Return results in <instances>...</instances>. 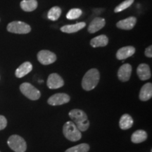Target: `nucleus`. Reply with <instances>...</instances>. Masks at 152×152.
Here are the masks:
<instances>
[{"mask_svg": "<svg viewBox=\"0 0 152 152\" xmlns=\"http://www.w3.org/2000/svg\"><path fill=\"white\" fill-rule=\"evenodd\" d=\"M144 54H145V56L147 57L151 58L152 57V46L151 45H150L149 47H148L146 49Z\"/></svg>", "mask_w": 152, "mask_h": 152, "instance_id": "27", "label": "nucleus"}, {"mask_svg": "<svg viewBox=\"0 0 152 152\" xmlns=\"http://www.w3.org/2000/svg\"><path fill=\"white\" fill-rule=\"evenodd\" d=\"M32 70H33V65L31 64V63L28 61L24 62L17 68L15 75L18 78H21L28 75L30 72H31Z\"/></svg>", "mask_w": 152, "mask_h": 152, "instance_id": "15", "label": "nucleus"}, {"mask_svg": "<svg viewBox=\"0 0 152 152\" xmlns=\"http://www.w3.org/2000/svg\"><path fill=\"white\" fill-rule=\"evenodd\" d=\"M61 14V9L60 7H54L49 11L48 14H47V18L49 20L55 21L59 18Z\"/></svg>", "mask_w": 152, "mask_h": 152, "instance_id": "22", "label": "nucleus"}, {"mask_svg": "<svg viewBox=\"0 0 152 152\" xmlns=\"http://www.w3.org/2000/svg\"><path fill=\"white\" fill-rule=\"evenodd\" d=\"M7 144L15 152H25L27 149V144L24 139L17 134L11 135L9 138Z\"/></svg>", "mask_w": 152, "mask_h": 152, "instance_id": "4", "label": "nucleus"}, {"mask_svg": "<svg viewBox=\"0 0 152 152\" xmlns=\"http://www.w3.org/2000/svg\"><path fill=\"white\" fill-rule=\"evenodd\" d=\"M63 133L65 137L71 142H77L82 137L81 132L72 121H68L64 124L63 127Z\"/></svg>", "mask_w": 152, "mask_h": 152, "instance_id": "3", "label": "nucleus"}, {"mask_svg": "<svg viewBox=\"0 0 152 152\" xmlns=\"http://www.w3.org/2000/svg\"><path fill=\"white\" fill-rule=\"evenodd\" d=\"M83 11L80 9H72L66 14V18L69 20H75L81 16Z\"/></svg>", "mask_w": 152, "mask_h": 152, "instance_id": "24", "label": "nucleus"}, {"mask_svg": "<svg viewBox=\"0 0 152 152\" xmlns=\"http://www.w3.org/2000/svg\"><path fill=\"white\" fill-rule=\"evenodd\" d=\"M7 28L9 33L15 34H28L31 31V28L29 25L22 21L11 22Z\"/></svg>", "mask_w": 152, "mask_h": 152, "instance_id": "6", "label": "nucleus"}, {"mask_svg": "<svg viewBox=\"0 0 152 152\" xmlns=\"http://www.w3.org/2000/svg\"><path fill=\"white\" fill-rule=\"evenodd\" d=\"M85 26H86V23L85 22H80L76 24L66 25V26H63L61 28V30L63 33H74L84 28Z\"/></svg>", "mask_w": 152, "mask_h": 152, "instance_id": "17", "label": "nucleus"}, {"mask_svg": "<svg viewBox=\"0 0 152 152\" xmlns=\"http://www.w3.org/2000/svg\"><path fill=\"white\" fill-rule=\"evenodd\" d=\"M133 125V119L129 114H123L121 117L119 121V126L121 130H128L132 128Z\"/></svg>", "mask_w": 152, "mask_h": 152, "instance_id": "19", "label": "nucleus"}, {"mask_svg": "<svg viewBox=\"0 0 152 152\" xmlns=\"http://www.w3.org/2000/svg\"><path fill=\"white\" fill-rule=\"evenodd\" d=\"M37 59L42 65H49L56 61V56L49 50H41L37 54Z\"/></svg>", "mask_w": 152, "mask_h": 152, "instance_id": "7", "label": "nucleus"}, {"mask_svg": "<svg viewBox=\"0 0 152 152\" xmlns=\"http://www.w3.org/2000/svg\"><path fill=\"white\" fill-rule=\"evenodd\" d=\"M137 23V18L134 16H130L124 20H121L117 23L116 26L118 28L121 30H132L134 27Z\"/></svg>", "mask_w": 152, "mask_h": 152, "instance_id": "12", "label": "nucleus"}, {"mask_svg": "<svg viewBox=\"0 0 152 152\" xmlns=\"http://www.w3.org/2000/svg\"><path fill=\"white\" fill-rule=\"evenodd\" d=\"M133 2H134V0H125V1H123L122 3L120 4L119 5H118L115 9H114V11H115V13L121 12V11H124L125 9L130 7L132 4Z\"/></svg>", "mask_w": 152, "mask_h": 152, "instance_id": "25", "label": "nucleus"}, {"mask_svg": "<svg viewBox=\"0 0 152 152\" xmlns=\"http://www.w3.org/2000/svg\"><path fill=\"white\" fill-rule=\"evenodd\" d=\"M20 5L24 11L31 12L37 8L38 3L37 0H23Z\"/></svg>", "mask_w": 152, "mask_h": 152, "instance_id": "21", "label": "nucleus"}, {"mask_svg": "<svg viewBox=\"0 0 152 152\" xmlns=\"http://www.w3.org/2000/svg\"><path fill=\"white\" fill-rule=\"evenodd\" d=\"M152 96V85L151 83H146L141 88L140 92V99L142 102H147Z\"/></svg>", "mask_w": 152, "mask_h": 152, "instance_id": "16", "label": "nucleus"}, {"mask_svg": "<svg viewBox=\"0 0 152 152\" xmlns=\"http://www.w3.org/2000/svg\"><path fill=\"white\" fill-rule=\"evenodd\" d=\"M106 21L105 19L101 17H96L93 19V20L90 23L88 26V32L91 34L95 33L98 32L99 30L102 29L105 26Z\"/></svg>", "mask_w": 152, "mask_h": 152, "instance_id": "11", "label": "nucleus"}, {"mask_svg": "<svg viewBox=\"0 0 152 152\" xmlns=\"http://www.w3.org/2000/svg\"><path fill=\"white\" fill-rule=\"evenodd\" d=\"M137 74L141 80H147L151 77L149 66L146 64H141L139 65L137 68Z\"/></svg>", "mask_w": 152, "mask_h": 152, "instance_id": "13", "label": "nucleus"}, {"mask_svg": "<svg viewBox=\"0 0 152 152\" xmlns=\"http://www.w3.org/2000/svg\"><path fill=\"white\" fill-rule=\"evenodd\" d=\"M89 150H90L89 144L83 143L69 148L65 152H88Z\"/></svg>", "mask_w": 152, "mask_h": 152, "instance_id": "23", "label": "nucleus"}, {"mask_svg": "<svg viewBox=\"0 0 152 152\" xmlns=\"http://www.w3.org/2000/svg\"><path fill=\"white\" fill-rule=\"evenodd\" d=\"M47 87L52 90L61 88L64 85V81L61 76L57 73H52L49 75L47 82Z\"/></svg>", "mask_w": 152, "mask_h": 152, "instance_id": "9", "label": "nucleus"}, {"mask_svg": "<svg viewBox=\"0 0 152 152\" xmlns=\"http://www.w3.org/2000/svg\"><path fill=\"white\" fill-rule=\"evenodd\" d=\"M69 117L80 132H85L90 127L87 114L80 109H73L68 113Z\"/></svg>", "mask_w": 152, "mask_h": 152, "instance_id": "1", "label": "nucleus"}, {"mask_svg": "<svg viewBox=\"0 0 152 152\" xmlns=\"http://www.w3.org/2000/svg\"><path fill=\"white\" fill-rule=\"evenodd\" d=\"M20 90L24 96L30 100H37L41 96L40 92L30 83H23L20 86Z\"/></svg>", "mask_w": 152, "mask_h": 152, "instance_id": "5", "label": "nucleus"}, {"mask_svg": "<svg viewBox=\"0 0 152 152\" xmlns=\"http://www.w3.org/2000/svg\"><path fill=\"white\" fill-rule=\"evenodd\" d=\"M147 139V133L144 130H138L134 132L131 137V141L134 144L142 143Z\"/></svg>", "mask_w": 152, "mask_h": 152, "instance_id": "20", "label": "nucleus"}, {"mask_svg": "<svg viewBox=\"0 0 152 152\" xmlns=\"http://www.w3.org/2000/svg\"><path fill=\"white\" fill-rule=\"evenodd\" d=\"M0 152H1V151H0Z\"/></svg>", "mask_w": 152, "mask_h": 152, "instance_id": "28", "label": "nucleus"}, {"mask_svg": "<svg viewBox=\"0 0 152 152\" xmlns=\"http://www.w3.org/2000/svg\"><path fill=\"white\" fill-rule=\"evenodd\" d=\"M99 78L100 75L98 70L92 68L85 74L82 80V87L86 91L92 90L98 85Z\"/></svg>", "mask_w": 152, "mask_h": 152, "instance_id": "2", "label": "nucleus"}, {"mask_svg": "<svg viewBox=\"0 0 152 152\" xmlns=\"http://www.w3.org/2000/svg\"><path fill=\"white\" fill-rule=\"evenodd\" d=\"M132 73V66L130 64H125L120 67L118 71V77L121 82H127L130 78Z\"/></svg>", "mask_w": 152, "mask_h": 152, "instance_id": "10", "label": "nucleus"}, {"mask_svg": "<svg viewBox=\"0 0 152 152\" xmlns=\"http://www.w3.org/2000/svg\"><path fill=\"white\" fill-rule=\"evenodd\" d=\"M70 96L65 93H57V94H53L48 99L47 102L49 105L52 106H58L62 104H66L69 102Z\"/></svg>", "mask_w": 152, "mask_h": 152, "instance_id": "8", "label": "nucleus"}, {"mask_svg": "<svg viewBox=\"0 0 152 152\" xmlns=\"http://www.w3.org/2000/svg\"><path fill=\"white\" fill-rule=\"evenodd\" d=\"M7 125V120L4 115H0V130H4Z\"/></svg>", "mask_w": 152, "mask_h": 152, "instance_id": "26", "label": "nucleus"}, {"mask_svg": "<svg viewBox=\"0 0 152 152\" xmlns=\"http://www.w3.org/2000/svg\"><path fill=\"white\" fill-rule=\"evenodd\" d=\"M109 43V38L105 35H101L91 39L90 45L92 47H106Z\"/></svg>", "mask_w": 152, "mask_h": 152, "instance_id": "18", "label": "nucleus"}, {"mask_svg": "<svg viewBox=\"0 0 152 152\" xmlns=\"http://www.w3.org/2000/svg\"><path fill=\"white\" fill-rule=\"evenodd\" d=\"M135 53V48L132 46H127L119 49L116 53V58L118 60H124L132 56Z\"/></svg>", "mask_w": 152, "mask_h": 152, "instance_id": "14", "label": "nucleus"}]
</instances>
